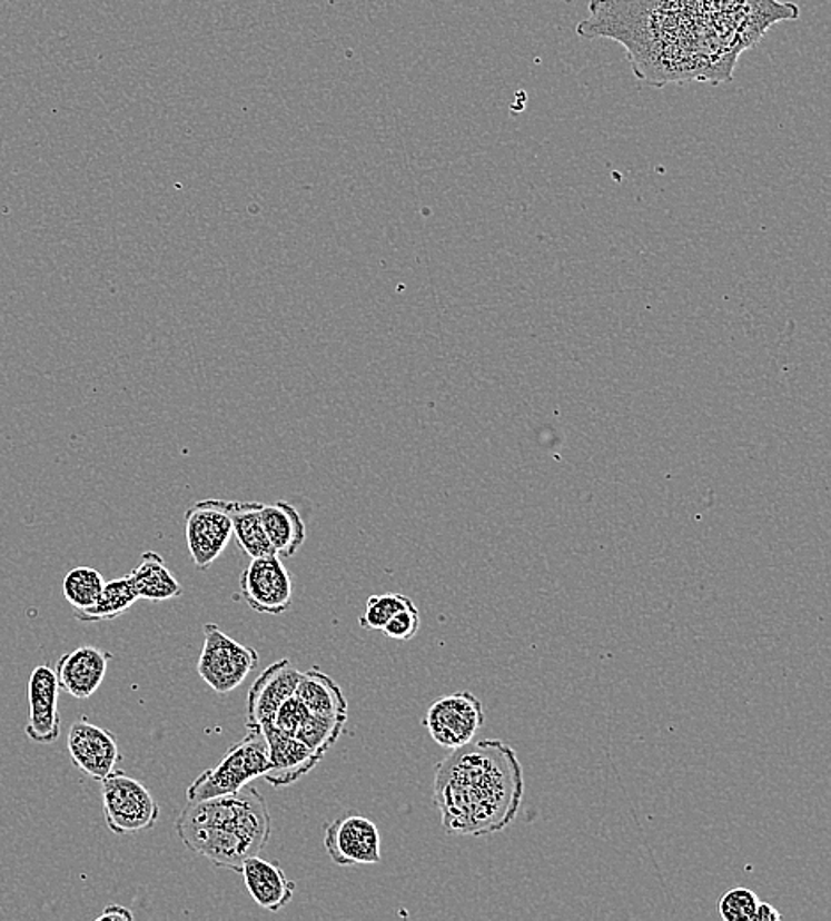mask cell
Returning a JSON list of instances; mask_svg holds the SVG:
<instances>
[{
  "label": "cell",
  "instance_id": "cell-1",
  "mask_svg": "<svg viewBox=\"0 0 831 921\" xmlns=\"http://www.w3.org/2000/svg\"><path fill=\"white\" fill-rule=\"evenodd\" d=\"M800 18L791 0H591L576 32L621 44L640 82L720 86L779 23Z\"/></svg>",
  "mask_w": 831,
  "mask_h": 921
},
{
  "label": "cell",
  "instance_id": "cell-2",
  "mask_svg": "<svg viewBox=\"0 0 831 921\" xmlns=\"http://www.w3.org/2000/svg\"><path fill=\"white\" fill-rule=\"evenodd\" d=\"M436 809L447 833L488 836L513 824L525 794L523 765L501 739L454 747L436 765Z\"/></svg>",
  "mask_w": 831,
  "mask_h": 921
},
{
  "label": "cell",
  "instance_id": "cell-3",
  "mask_svg": "<svg viewBox=\"0 0 831 921\" xmlns=\"http://www.w3.org/2000/svg\"><path fill=\"white\" fill-rule=\"evenodd\" d=\"M176 834L188 851L218 869L240 872L244 861L259 856L270 840V812L259 791L245 785L235 794L187 803L176 821Z\"/></svg>",
  "mask_w": 831,
  "mask_h": 921
},
{
  "label": "cell",
  "instance_id": "cell-4",
  "mask_svg": "<svg viewBox=\"0 0 831 921\" xmlns=\"http://www.w3.org/2000/svg\"><path fill=\"white\" fill-rule=\"evenodd\" d=\"M270 770L268 744L261 731L248 729L240 743L227 750L226 756L211 770L200 773L187 789V801L211 800L235 794L253 780L263 779Z\"/></svg>",
  "mask_w": 831,
  "mask_h": 921
},
{
  "label": "cell",
  "instance_id": "cell-5",
  "mask_svg": "<svg viewBox=\"0 0 831 921\" xmlns=\"http://www.w3.org/2000/svg\"><path fill=\"white\" fill-rule=\"evenodd\" d=\"M101 800L107 828L119 836L151 830L160 818V804L148 786L119 770L101 780Z\"/></svg>",
  "mask_w": 831,
  "mask_h": 921
},
{
  "label": "cell",
  "instance_id": "cell-6",
  "mask_svg": "<svg viewBox=\"0 0 831 921\" xmlns=\"http://www.w3.org/2000/svg\"><path fill=\"white\" fill-rule=\"evenodd\" d=\"M205 644L200 651L197 672L200 679L218 695H227L241 686L250 672L259 665L256 648L236 642L226 635L217 624L208 622L205 630Z\"/></svg>",
  "mask_w": 831,
  "mask_h": 921
},
{
  "label": "cell",
  "instance_id": "cell-7",
  "mask_svg": "<svg viewBox=\"0 0 831 921\" xmlns=\"http://www.w3.org/2000/svg\"><path fill=\"white\" fill-rule=\"evenodd\" d=\"M484 720L483 702L471 691H457L442 696L427 709L424 725L436 744L454 750L472 743Z\"/></svg>",
  "mask_w": 831,
  "mask_h": 921
},
{
  "label": "cell",
  "instance_id": "cell-8",
  "mask_svg": "<svg viewBox=\"0 0 831 921\" xmlns=\"http://www.w3.org/2000/svg\"><path fill=\"white\" fill-rule=\"evenodd\" d=\"M185 535L188 553L197 570H209L218 556L222 555L227 544L231 543L233 523L226 501L209 498L188 508L185 514Z\"/></svg>",
  "mask_w": 831,
  "mask_h": 921
},
{
  "label": "cell",
  "instance_id": "cell-9",
  "mask_svg": "<svg viewBox=\"0 0 831 921\" xmlns=\"http://www.w3.org/2000/svg\"><path fill=\"white\" fill-rule=\"evenodd\" d=\"M240 591L254 612L283 615L291 608V574L279 555L253 558L241 573Z\"/></svg>",
  "mask_w": 831,
  "mask_h": 921
},
{
  "label": "cell",
  "instance_id": "cell-10",
  "mask_svg": "<svg viewBox=\"0 0 831 921\" xmlns=\"http://www.w3.org/2000/svg\"><path fill=\"white\" fill-rule=\"evenodd\" d=\"M325 849L339 866L378 865L382 861L378 828L362 815H348L327 824Z\"/></svg>",
  "mask_w": 831,
  "mask_h": 921
},
{
  "label": "cell",
  "instance_id": "cell-11",
  "mask_svg": "<svg viewBox=\"0 0 831 921\" xmlns=\"http://www.w3.org/2000/svg\"><path fill=\"white\" fill-rule=\"evenodd\" d=\"M300 675V670L289 660L268 666L248 690L247 729L261 731L263 726L271 725L277 709L295 695Z\"/></svg>",
  "mask_w": 831,
  "mask_h": 921
},
{
  "label": "cell",
  "instance_id": "cell-12",
  "mask_svg": "<svg viewBox=\"0 0 831 921\" xmlns=\"http://www.w3.org/2000/svg\"><path fill=\"white\" fill-rule=\"evenodd\" d=\"M68 752L75 768L97 782L107 779L121 761L116 735L88 720L71 725Z\"/></svg>",
  "mask_w": 831,
  "mask_h": 921
},
{
  "label": "cell",
  "instance_id": "cell-13",
  "mask_svg": "<svg viewBox=\"0 0 831 921\" xmlns=\"http://www.w3.org/2000/svg\"><path fill=\"white\" fill-rule=\"evenodd\" d=\"M29 699V722L26 726L27 737L38 744L56 743L61 735V716H59V683L56 670L50 665L36 666L27 684Z\"/></svg>",
  "mask_w": 831,
  "mask_h": 921
},
{
  "label": "cell",
  "instance_id": "cell-14",
  "mask_svg": "<svg viewBox=\"0 0 831 921\" xmlns=\"http://www.w3.org/2000/svg\"><path fill=\"white\" fill-rule=\"evenodd\" d=\"M268 744L270 770L266 771L263 780L271 786H289L309 774L321 762L323 755L305 746L295 735L284 734L274 725L261 729Z\"/></svg>",
  "mask_w": 831,
  "mask_h": 921
},
{
  "label": "cell",
  "instance_id": "cell-15",
  "mask_svg": "<svg viewBox=\"0 0 831 921\" xmlns=\"http://www.w3.org/2000/svg\"><path fill=\"white\" fill-rule=\"evenodd\" d=\"M112 654L101 648L82 645L62 654L57 661L56 677L59 690L73 699L86 700L95 695L103 684Z\"/></svg>",
  "mask_w": 831,
  "mask_h": 921
},
{
  "label": "cell",
  "instance_id": "cell-16",
  "mask_svg": "<svg viewBox=\"0 0 831 921\" xmlns=\"http://www.w3.org/2000/svg\"><path fill=\"white\" fill-rule=\"evenodd\" d=\"M245 888L259 908L279 913L288 908L295 895V882L288 879L277 861L263 860L259 856L248 858L241 865Z\"/></svg>",
  "mask_w": 831,
  "mask_h": 921
},
{
  "label": "cell",
  "instance_id": "cell-17",
  "mask_svg": "<svg viewBox=\"0 0 831 921\" xmlns=\"http://www.w3.org/2000/svg\"><path fill=\"white\" fill-rule=\"evenodd\" d=\"M261 523L275 555L293 556L305 543V525L300 513L286 502L261 507Z\"/></svg>",
  "mask_w": 831,
  "mask_h": 921
},
{
  "label": "cell",
  "instance_id": "cell-18",
  "mask_svg": "<svg viewBox=\"0 0 831 921\" xmlns=\"http://www.w3.org/2000/svg\"><path fill=\"white\" fill-rule=\"evenodd\" d=\"M295 696L300 699L310 714L348 717V700L343 690L330 675L319 669L301 672Z\"/></svg>",
  "mask_w": 831,
  "mask_h": 921
},
{
  "label": "cell",
  "instance_id": "cell-19",
  "mask_svg": "<svg viewBox=\"0 0 831 921\" xmlns=\"http://www.w3.org/2000/svg\"><path fill=\"white\" fill-rule=\"evenodd\" d=\"M137 597L146 601H167L184 594V587L167 570L166 561L157 552H146L139 565L128 574Z\"/></svg>",
  "mask_w": 831,
  "mask_h": 921
},
{
  "label": "cell",
  "instance_id": "cell-20",
  "mask_svg": "<svg viewBox=\"0 0 831 921\" xmlns=\"http://www.w3.org/2000/svg\"><path fill=\"white\" fill-rule=\"evenodd\" d=\"M227 513L231 517L233 535L240 544V548L250 558L275 555L270 541L266 537L261 523V507L259 502H226Z\"/></svg>",
  "mask_w": 831,
  "mask_h": 921
},
{
  "label": "cell",
  "instance_id": "cell-21",
  "mask_svg": "<svg viewBox=\"0 0 831 921\" xmlns=\"http://www.w3.org/2000/svg\"><path fill=\"white\" fill-rule=\"evenodd\" d=\"M139 601L136 588L131 585L130 576L105 582L97 603L86 610H75V618L80 622H107L121 617L133 604Z\"/></svg>",
  "mask_w": 831,
  "mask_h": 921
},
{
  "label": "cell",
  "instance_id": "cell-22",
  "mask_svg": "<svg viewBox=\"0 0 831 921\" xmlns=\"http://www.w3.org/2000/svg\"><path fill=\"white\" fill-rule=\"evenodd\" d=\"M346 722H348L346 716H319V714L309 713L295 737L300 739L301 743L309 746L313 752L325 756V753L339 741Z\"/></svg>",
  "mask_w": 831,
  "mask_h": 921
},
{
  "label": "cell",
  "instance_id": "cell-23",
  "mask_svg": "<svg viewBox=\"0 0 831 921\" xmlns=\"http://www.w3.org/2000/svg\"><path fill=\"white\" fill-rule=\"evenodd\" d=\"M105 580L95 567H75L66 574L62 592L73 610H86L97 603L103 591Z\"/></svg>",
  "mask_w": 831,
  "mask_h": 921
},
{
  "label": "cell",
  "instance_id": "cell-24",
  "mask_svg": "<svg viewBox=\"0 0 831 921\" xmlns=\"http://www.w3.org/2000/svg\"><path fill=\"white\" fill-rule=\"evenodd\" d=\"M414 601L403 594H382L367 600L366 612L358 618L360 626L367 631H382L399 610L406 608Z\"/></svg>",
  "mask_w": 831,
  "mask_h": 921
},
{
  "label": "cell",
  "instance_id": "cell-25",
  "mask_svg": "<svg viewBox=\"0 0 831 921\" xmlns=\"http://www.w3.org/2000/svg\"><path fill=\"white\" fill-rule=\"evenodd\" d=\"M759 902V897L749 888H734L719 900V913L725 921H752Z\"/></svg>",
  "mask_w": 831,
  "mask_h": 921
},
{
  "label": "cell",
  "instance_id": "cell-26",
  "mask_svg": "<svg viewBox=\"0 0 831 921\" xmlns=\"http://www.w3.org/2000/svg\"><path fill=\"white\" fill-rule=\"evenodd\" d=\"M421 627V613L417 606L409 604L406 608L399 612L385 624L384 635L392 640H399V642H408L414 638Z\"/></svg>",
  "mask_w": 831,
  "mask_h": 921
},
{
  "label": "cell",
  "instance_id": "cell-27",
  "mask_svg": "<svg viewBox=\"0 0 831 921\" xmlns=\"http://www.w3.org/2000/svg\"><path fill=\"white\" fill-rule=\"evenodd\" d=\"M307 716H309L307 707L301 704L298 696L293 695L291 699L286 700V702L277 709V713H275L271 725H274L277 731L284 732V734L295 735Z\"/></svg>",
  "mask_w": 831,
  "mask_h": 921
},
{
  "label": "cell",
  "instance_id": "cell-28",
  "mask_svg": "<svg viewBox=\"0 0 831 921\" xmlns=\"http://www.w3.org/2000/svg\"><path fill=\"white\" fill-rule=\"evenodd\" d=\"M98 920H133V913L130 909L122 908V905H107L103 913L98 917Z\"/></svg>",
  "mask_w": 831,
  "mask_h": 921
},
{
  "label": "cell",
  "instance_id": "cell-29",
  "mask_svg": "<svg viewBox=\"0 0 831 921\" xmlns=\"http://www.w3.org/2000/svg\"><path fill=\"white\" fill-rule=\"evenodd\" d=\"M780 918H782V914L773 905L766 904V902H759L758 911L753 914L752 921H779Z\"/></svg>",
  "mask_w": 831,
  "mask_h": 921
}]
</instances>
